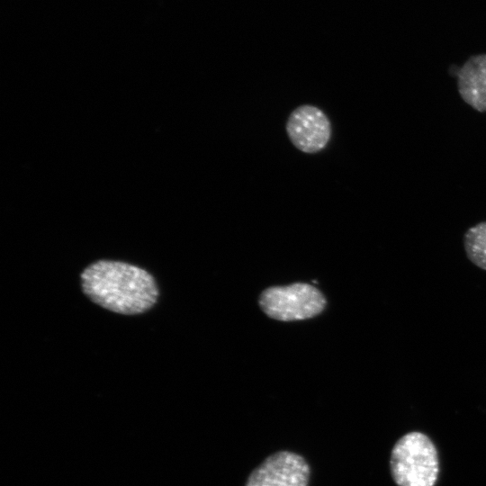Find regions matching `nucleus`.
Wrapping results in <instances>:
<instances>
[{"label": "nucleus", "mask_w": 486, "mask_h": 486, "mask_svg": "<svg viewBox=\"0 0 486 486\" xmlns=\"http://www.w3.org/2000/svg\"><path fill=\"white\" fill-rule=\"evenodd\" d=\"M81 288L88 299L110 311L137 315L158 302L159 289L147 270L127 262L102 259L80 274Z\"/></svg>", "instance_id": "1"}, {"label": "nucleus", "mask_w": 486, "mask_h": 486, "mask_svg": "<svg viewBox=\"0 0 486 486\" xmlns=\"http://www.w3.org/2000/svg\"><path fill=\"white\" fill-rule=\"evenodd\" d=\"M390 470L397 486H435L439 475L435 444L419 431L403 435L392 449Z\"/></svg>", "instance_id": "2"}, {"label": "nucleus", "mask_w": 486, "mask_h": 486, "mask_svg": "<svg viewBox=\"0 0 486 486\" xmlns=\"http://www.w3.org/2000/svg\"><path fill=\"white\" fill-rule=\"evenodd\" d=\"M326 303L325 297L316 287L302 283L270 287L259 299L263 311L282 321L315 317L325 309Z\"/></svg>", "instance_id": "3"}, {"label": "nucleus", "mask_w": 486, "mask_h": 486, "mask_svg": "<svg viewBox=\"0 0 486 486\" xmlns=\"http://www.w3.org/2000/svg\"><path fill=\"white\" fill-rule=\"evenodd\" d=\"M310 468L302 455L278 451L266 457L248 477L245 486H308Z\"/></svg>", "instance_id": "4"}, {"label": "nucleus", "mask_w": 486, "mask_h": 486, "mask_svg": "<svg viewBox=\"0 0 486 486\" xmlns=\"http://www.w3.org/2000/svg\"><path fill=\"white\" fill-rule=\"evenodd\" d=\"M286 131L295 148L304 153L313 154L327 146L331 136V124L320 109L304 104L290 114Z\"/></svg>", "instance_id": "5"}, {"label": "nucleus", "mask_w": 486, "mask_h": 486, "mask_svg": "<svg viewBox=\"0 0 486 486\" xmlns=\"http://www.w3.org/2000/svg\"><path fill=\"white\" fill-rule=\"evenodd\" d=\"M462 99L478 112H486V54L470 57L457 71Z\"/></svg>", "instance_id": "6"}, {"label": "nucleus", "mask_w": 486, "mask_h": 486, "mask_svg": "<svg viewBox=\"0 0 486 486\" xmlns=\"http://www.w3.org/2000/svg\"><path fill=\"white\" fill-rule=\"evenodd\" d=\"M464 247L468 259L479 268L486 270V221L466 230Z\"/></svg>", "instance_id": "7"}]
</instances>
